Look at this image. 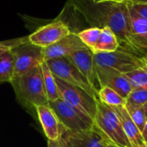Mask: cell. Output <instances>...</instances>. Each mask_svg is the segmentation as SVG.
I'll return each mask as SVG.
<instances>
[{
	"label": "cell",
	"mask_w": 147,
	"mask_h": 147,
	"mask_svg": "<svg viewBox=\"0 0 147 147\" xmlns=\"http://www.w3.org/2000/svg\"><path fill=\"white\" fill-rule=\"evenodd\" d=\"M68 3L91 27L110 28L119 40V49L146 58L147 53L140 47L132 32L126 2L96 3L93 0H68Z\"/></svg>",
	"instance_id": "6da1fadb"
},
{
	"label": "cell",
	"mask_w": 147,
	"mask_h": 147,
	"mask_svg": "<svg viewBox=\"0 0 147 147\" xmlns=\"http://www.w3.org/2000/svg\"><path fill=\"white\" fill-rule=\"evenodd\" d=\"M18 99L26 106H48L41 65L11 82Z\"/></svg>",
	"instance_id": "7a4b0ae2"
},
{
	"label": "cell",
	"mask_w": 147,
	"mask_h": 147,
	"mask_svg": "<svg viewBox=\"0 0 147 147\" xmlns=\"http://www.w3.org/2000/svg\"><path fill=\"white\" fill-rule=\"evenodd\" d=\"M94 125L109 144L118 147H132L122 125L111 106L99 100L94 118Z\"/></svg>",
	"instance_id": "3957f363"
},
{
	"label": "cell",
	"mask_w": 147,
	"mask_h": 147,
	"mask_svg": "<svg viewBox=\"0 0 147 147\" xmlns=\"http://www.w3.org/2000/svg\"><path fill=\"white\" fill-rule=\"evenodd\" d=\"M55 80L60 98L84 115L94 120L98 100L78 86L70 84L57 77H55Z\"/></svg>",
	"instance_id": "277c9868"
},
{
	"label": "cell",
	"mask_w": 147,
	"mask_h": 147,
	"mask_svg": "<svg viewBox=\"0 0 147 147\" xmlns=\"http://www.w3.org/2000/svg\"><path fill=\"white\" fill-rule=\"evenodd\" d=\"M45 62L55 77L70 84L84 90L98 100V91L90 84L68 57L52 59L46 60Z\"/></svg>",
	"instance_id": "5b68a950"
},
{
	"label": "cell",
	"mask_w": 147,
	"mask_h": 147,
	"mask_svg": "<svg viewBox=\"0 0 147 147\" xmlns=\"http://www.w3.org/2000/svg\"><path fill=\"white\" fill-rule=\"evenodd\" d=\"M94 62L96 65L112 68L123 74L147 66L146 58L121 49L110 53H94Z\"/></svg>",
	"instance_id": "8992f818"
},
{
	"label": "cell",
	"mask_w": 147,
	"mask_h": 147,
	"mask_svg": "<svg viewBox=\"0 0 147 147\" xmlns=\"http://www.w3.org/2000/svg\"><path fill=\"white\" fill-rule=\"evenodd\" d=\"M48 105L55 113L59 123L70 131L81 132L94 127L93 119L84 115L61 98L49 102Z\"/></svg>",
	"instance_id": "52a82bcc"
},
{
	"label": "cell",
	"mask_w": 147,
	"mask_h": 147,
	"mask_svg": "<svg viewBox=\"0 0 147 147\" xmlns=\"http://www.w3.org/2000/svg\"><path fill=\"white\" fill-rule=\"evenodd\" d=\"M12 51L15 55V78L26 74L45 62L44 48L29 40L14 47Z\"/></svg>",
	"instance_id": "ba28073f"
},
{
	"label": "cell",
	"mask_w": 147,
	"mask_h": 147,
	"mask_svg": "<svg viewBox=\"0 0 147 147\" xmlns=\"http://www.w3.org/2000/svg\"><path fill=\"white\" fill-rule=\"evenodd\" d=\"M58 142L61 147H106L109 144L95 125L89 130L72 132L60 124Z\"/></svg>",
	"instance_id": "9c48e42d"
},
{
	"label": "cell",
	"mask_w": 147,
	"mask_h": 147,
	"mask_svg": "<svg viewBox=\"0 0 147 147\" xmlns=\"http://www.w3.org/2000/svg\"><path fill=\"white\" fill-rule=\"evenodd\" d=\"M71 33V31L69 26L65 22L62 20H55L37 28L34 33L28 35V40L36 46L45 48Z\"/></svg>",
	"instance_id": "30bf717a"
},
{
	"label": "cell",
	"mask_w": 147,
	"mask_h": 147,
	"mask_svg": "<svg viewBox=\"0 0 147 147\" xmlns=\"http://www.w3.org/2000/svg\"><path fill=\"white\" fill-rule=\"evenodd\" d=\"M95 68L100 89L102 87H109L125 99L127 98L133 90V87L125 74L109 67L95 65Z\"/></svg>",
	"instance_id": "8fae6325"
},
{
	"label": "cell",
	"mask_w": 147,
	"mask_h": 147,
	"mask_svg": "<svg viewBox=\"0 0 147 147\" xmlns=\"http://www.w3.org/2000/svg\"><path fill=\"white\" fill-rule=\"evenodd\" d=\"M87 47L78 36L77 33L71 32L54 44L44 48L45 61L56 58L67 57L72 53L86 48Z\"/></svg>",
	"instance_id": "7c38bea8"
},
{
	"label": "cell",
	"mask_w": 147,
	"mask_h": 147,
	"mask_svg": "<svg viewBox=\"0 0 147 147\" xmlns=\"http://www.w3.org/2000/svg\"><path fill=\"white\" fill-rule=\"evenodd\" d=\"M75 66L79 70V71L87 78L90 84L97 90H100V85L98 83L95 62H94V53L89 47L76 51L67 56Z\"/></svg>",
	"instance_id": "4fadbf2b"
},
{
	"label": "cell",
	"mask_w": 147,
	"mask_h": 147,
	"mask_svg": "<svg viewBox=\"0 0 147 147\" xmlns=\"http://www.w3.org/2000/svg\"><path fill=\"white\" fill-rule=\"evenodd\" d=\"M112 108L116 113L132 147H139L145 145L141 132L132 120L125 106H113Z\"/></svg>",
	"instance_id": "5bb4252c"
},
{
	"label": "cell",
	"mask_w": 147,
	"mask_h": 147,
	"mask_svg": "<svg viewBox=\"0 0 147 147\" xmlns=\"http://www.w3.org/2000/svg\"><path fill=\"white\" fill-rule=\"evenodd\" d=\"M35 110L47 140H58L59 138L60 123L53 110L49 107V105L37 106Z\"/></svg>",
	"instance_id": "9a60e30c"
},
{
	"label": "cell",
	"mask_w": 147,
	"mask_h": 147,
	"mask_svg": "<svg viewBox=\"0 0 147 147\" xmlns=\"http://www.w3.org/2000/svg\"><path fill=\"white\" fill-rule=\"evenodd\" d=\"M125 2L128 9L132 32L140 47L147 53V19L140 16L128 1Z\"/></svg>",
	"instance_id": "2e32d148"
},
{
	"label": "cell",
	"mask_w": 147,
	"mask_h": 147,
	"mask_svg": "<svg viewBox=\"0 0 147 147\" xmlns=\"http://www.w3.org/2000/svg\"><path fill=\"white\" fill-rule=\"evenodd\" d=\"M120 47L119 40L115 34L109 28H102L99 39L92 49L94 53H110L118 50Z\"/></svg>",
	"instance_id": "e0dca14e"
},
{
	"label": "cell",
	"mask_w": 147,
	"mask_h": 147,
	"mask_svg": "<svg viewBox=\"0 0 147 147\" xmlns=\"http://www.w3.org/2000/svg\"><path fill=\"white\" fill-rule=\"evenodd\" d=\"M15 78V55L9 50L0 55V84L11 83Z\"/></svg>",
	"instance_id": "ac0fdd59"
},
{
	"label": "cell",
	"mask_w": 147,
	"mask_h": 147,
	"mask_svg": "<svg viewBox=\"0 0 147 147\" xmlns=\"http://www.w3.org/2000/svg\"><path fill=\"white\" fill-rule=\"evenodd\" d=\"M41 68H42L43 81H44V86H45L47 100L48 102L56 101L59 98H60V95L59 92L55 77L52 73L51 70L49 69L46 62H43L41 64Z\"/></svg>",
	"instance_id": "d6986e66"
},
{
	"label": "cell",
	"mask_w": 147,
	"mask_h": 147,
	"mask_svg": "<svg viewBox=\"0 0 147 147\" xmlns=\"http://www.w3.org/2000/svg\"><path fill=\"white\" fill-rule=\"evenodd\" d=\"M98 100L109 106H125L127 99L109 87H102L98 91Z\"/></svg>",
	"instance_id": "ffe728a7"
},
{
	"label": "cell",
	"mask_w": 147,
	"mask_h": 147,
	"mask_svg": "<svg viewBox=\"0 0 147 147\" xmlns=\"http://www.w3.org/2000/svg\"><path fill=\"white\" fill-rule=\"evenodd\" d=\"M101 30L102 28L98 27H90L89 28L78 32L77 34L80 38V40L84 42V44L87 47L92 50L99 39Z\"/></svg>",
	"instance_id": "44dd1931"
},
{
	"label": "cell",
	"mask_w": 147,
	"mask_h": 147,
	"mask_svg": "<svg viewBox=\"0 0 147 147\" xmlns=\"http://www.w3.org/2000/svg\"><path fill=\"white\" fill-rule=\"evenodd\" d=\"M125 108L128 111L132 120L136 124V126L138 127L140 131L142 132L144 127H145V125H146L147 121V117L146 115V114H145L143 107L126 104Z\"/></svg>",
	"instance_id": "7402d4cb"
},
{
	"label": "cell",
	"mask_w": 147,
	"mask_h": 147,
	"mask_svg": "<svg viewBox=\"0 0 147 147\" xmlns=\"http://www.w3.org/2000/svg\"><path fill=\"white\" fill-rule=\"evenodd\" d=\"M147 102V85L134 88L127 98L126 104L143 107Z\"/></svg>",
	"instance_id": "603a6c76"
},
{
	"label": "cell",
	"mask_w": 147,
	"mask_h": 147,
	"mask_svg": "<svg viewBox=\"0 0 147 147\" xmlns=\"http://www.w3.org/2000/svg\"><path fill=\"white\" fill-rule=\"evenodd\" d=\"M125 75L128 78L133 89L147 85V66L134 70Z\"/></svg>",
	"instance_id": "cb8c5ba5"
},
{
	"label": "cell",
	"mask_w": 147,
	"mask_h": 147,
	"mask_svg": "<svg viewBox=\"0 0 147 147\" xmlns=\"http://www.w3.org/2000/svg\"><path fill=\"white\" fill-rule=\"evenodd\" d=\"M28 36H24V37H21V38L13 39V40L0 41V55L5 52L11 50L14 47L28 41Z\"/></svg>",
	"instance_id": "d4e9b609"
},
{
	"label": "cell",
	"mask_w": 147,
	"mask_h": 147,
	"mask_svg": "<svg viewBox=\"0 0 147 147\" xmlns=\"http://www.w3.org/2000/svg\"><path fill=\"white\" fill-rule=\"evenodd\" d=\"M128 2L140 16L147 19V3H139V2H131V1Z\"/></svg>",
	"instance_id": "484cf974"
},
{
	"label": "cell",
	"mask_w": 147,
	"mask_h": 147,
	"mask_svg": "<svg viewBox=\"0 0 147 147\" xmlns=\"http://www.w3.org/2000/svg\"><path fill=\"white\" fill-rule=\"evenodd\" d=\"M47 147H61L59 144L58 140H47Z\"/></svg>",
	"instance_id": "4316f807"
},
{
	"label": "cell",
	"mask_w": 147,
	"mask_h": 147,
	"mask_svg": "<svg viewBox=\"0 0 147 147\" xmlns=\"http://www.w3.org/2000/svg\"><path fill=\"white\" fill-rule=\"evenodd\" d=\"M141 134H142V137H143V140H144L145 144L147 145V121L146 125H145V127L143 129V131L141 132Z\"/></svg>",
	"instance_id": "83f0119b"
},
{
	"label": "cell",
	"mask_w": 147,
	"mask_h": 147,
	"mask_svg": "<svg viewBox=\"0 0 147 147\" xmlns=\"http://www.w3.org/2000/svg\"><path fill=\"white\" fill-rule=\"evenodd\" d=\"M126 0H97L96 3H101V2H117V3H121V2H125Z\"/></svg>",
	"instance_id": "f1b7e54d"
},
{
	"label": "cell",
	"mask_w": 147,
	"mask_h": 147,
	"mask_svg": "<svg viewBox=\"0 0 147 147\" xmlns=\"http://www.w3.org/2000/svg\"><path fill=\"white\" fill-rule=\"evenodd\" d=\"M129 1V0H127ZM131 2H139V3H147V0H130Z\"/></svg>",
	"instance_id": "f546056e"
},
{
	"label": "cell",
	"mask_w": 147,
	"mask_h": 147,
	"mask_svg": "<svg viewBox=\"0 0 147 147\" xmlns=\"http://www.w3.org/2000/svg\"><path fill=\"white\" fill-rule=\"evenodd\" d=\"M143 109H144V111H145V114H146V115L147 117V102L143 106Z\"/></svg>",
	"instance_id": "4dcf8cb0"
},
{
	"label": "cell",
	"mask_w": 147,
	"mask_h": 147,
	"mask_svg": "<svg viewBox=\"0 0 147 147\" xmlns=\"http://www.w3.org/2000/svg\"><path fill=\"white\" fill-rule=\"evenodd\" d=\"M106 147H118V146H115V145H113V144H108V145L106 146Z\"/></svg>",
	"instance_id": "1f68e13d"
},
{
	"label": "cell",
	"mask_w": 147,
	"mask_h": 147,
	"mask_svg": "<svg viewBox=\"0 0 147 147\" xmlns=\"http://www.w3.org/2000/svg\"><path fill=\"white\" fill-rule=\"evenodd\" d=\"M139 147H147L146 144H145V145H143V146H139Z\"/></svg>",
	"instance_id": "d6a6232c"
},
{
	"label": "cell",
	"mask_w": 147,
	"mask_h": 147,
	"mask_svg": "<svg viewBox=\"0 0 147 147\" xmlns=\"http://www.w3.org/2000/svg\"><path fill=\"white\" fill-rule=\"evenodd\" d=\"M93 1H94V2H96V3L97 2V0H93Z\"/></svg>",
	"instance_id": "836d02e7"
},
{
	"label": "cell",
	"mask_w": 147,
	"mask_h": 147,
	"mask_svg": "<svg viewBox=\"0 0 147 147\" xmlns=\"http://www.w3.org/2000/svg\"><path fill=\"white\" fill-rule=\"evenodd\" d=\"M146 60H147V56H146Z\"/></svg>",
	"instance_id": "e575fe53"
},
{
	"label": "cell",
	"mask_w": 147,
	"mask_h": 147,
	"mask_svg": "<svg viewBox=\"0 0 147 147\" xmlns=\"http://www.w3.org/2000/svg\"><path fill=\"white\" fill-rule=\"evenodd\" d=\"M129 1H130V0H129Z\"/></svg>",
	"instance_id": "d590c367"
}]
</instances>
